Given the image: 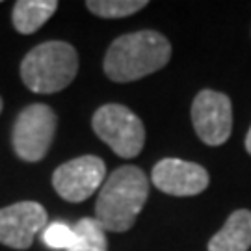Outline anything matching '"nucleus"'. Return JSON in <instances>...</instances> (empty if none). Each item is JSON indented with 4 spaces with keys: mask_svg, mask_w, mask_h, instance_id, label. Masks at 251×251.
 Here are the masks:
<instances>
[{
    "mask_svg": "<svg viewBox=\"0 0 251 251\" xmlns=\"http://www.w3.org/2000/svg\"><path fill=\"white\" fill-rule=\"evenodd\" d=\"M93 132L121 158H134L145 145V126L130 108L108 102L91 117Z\"/></svg>",
    "mask_w": 251,
    "mask_h": 251,
    "instance_id": "4",
    "label": "nucleus"
},
{
    "mask_svg": "<svg viewBox=\"0 0 251 251\" xmlns=\"http://www.w3.org/2000/svg\"><path fill=\"white\" fill-rule=\"evenodd\" d=\"M73 231L75 244L67 251H108L106 231L95 218H82Z\"/></svg>",
    "mask_w": 251,
    "mask_h": 251,
    "instance_id": "12",
    "label": "nucleus"
},
{
    "mask_svg": "<svg viewBox=\"0 0 251 251\" xmlns=\"http://www.w3.org/2000/svg\"><path fill=\"white\" fill-rule=\"evenodd\" d=\"M171 60V43L154 30H138L112 41L102 69L112 82H134L160 71Z\"/></svg>",
    "mask_w": 251,
    "mask_h": 251,
    "instance_id": "1",
    "label": "nucleus"
},
{
    "mask_svg": "<svg viewBox=\"0 0 251 251\" xmlns=\"http://www.w3.org/2000/svg\"><path fill=\"white\" fill-rule=\"evenodd\" d=\"M246 151L251 154V126L250 130H248V134H246Z\"/></svg>",
    "mask_w": 251,
    "mask_h": 251,
    "instance_id": "15",
    "label": "nucleus"
},
{
    "mask_svg": "<svg viewBox=\"0 0 251 251\" xmlns=\"http://www.w3.org/2000/svg\"><path fill=\"white\" fill-rule=\"evenodd\" d=\"M250 248L251 210L246 208L234 210L208 242V251H250Z\"/></svg>",
    "mask_w": 251,
    "mask_h": 251,
    "instance_id": "10",
    "label": "nucleus"
},
{
    "mask_svg": "<svg viewBox=\"0 0 251 251\" xmlns=\"http://www.w3.org/2000/svg\"><path fill=\"white\" fill-rule=\"evenodd\" d=\"M194 130L203 144L210 147L224 145L233 130V106L231 99L214 90H203L192 102Z\"/></svg>",
    "mask_w": 251,
    "mask_h": 251,
    "instance_id": "7",
    "label": "nucleus"
},
{
    "mask_svg": "<svg viewBox=\"0 0 251 251\" xmlns=\"http://www.w3.org/2000/svg\"><path fill=\"white\" fill-rule=\"evenodd\" d=\"M149 198V179L138 166L112 171L100 186L95 203V220L104 231L126 233L132 229Z\"/></svg>",
    "mask_w": 251,
    "mask_h": 251,
    "instance_id": "2",
    "label": "nucleus"
},
{
    "mask_svg": "<svg viewBox=\"0 0 251 251\" xmlns=\"http://www.w3.org/2000/svg\"><path fill=\"white\" fill-rule=\"evenodd\" d=\"M152 186L162 194L175 198H190L205 192L210 177L208 171L196 162L182 158H164L151 171Z\"/></svg>",
    "mask_w": 251,
    "mask_h": 251,
    "instance_id": "9",
    "label": "nucleus"
},
{
    "mask_svg": "<svg viewBox=\"0 0 251 251\" xmlns=\"http://www.w3.org/2000/svg\"><path fill=\"white\" fill-rule=\"evenodd\" d=\"M43 242L52 250H69L75 244V231L67 224L54 222L47 225L43 231Z\"/></svg>",
    "mask_w": 251,
    "mask_h": 251,
    "instance_id": "14",
    "label": "nucleus"
},
{
    "mask_svg": "<svg viewBox=\"0 0 251 251\" xmlns=\"http://www.w3.org/2000/svg\"><path fill=\"white\" fill-rule=\"evenodd\" d=\"M106 180V164L95 154H84L58 166L52 173V188L69 203L90 199Z\"/></svg>",
    "mask_w": 251,
    "mask_h": 251,
    "instance_id": "6",
    "label": "nucleus"
},
{
    "mask_svg": "<svg viewBox=\"0 0 251 251\" xmlns=\"http://www.w3.org/2000/svg\"><path fill=\"white\" fill-rule=\"evenodd\" d=\"M78 73V52L67 41H45L21 62V78L39 95L58 93L71 86Z\"/></svg>",
    "mask_w": 251,
    "mask_h": 251,
    "instance_id": "3",
    "label": "nucleus"
},
{
    "mask_svg": "<svg viewBox=\"0 0 251 251\" xmlns=\"http://www.w3.org/2000/svg\"><path fill=\"white\" fill-rule=\"evenodd\" d=\"M49 214L36 201H19L0 208V244L13 250H28L39 231H45Z\"/></svg>",
    "mask_w": 251,
    "mask_h": 251,
    "instance_id": "8",
    "label": "nucleus"
},
{
    "mask_svg": "<svg viewBox=\"0 0 251 251\" xmlns=\"http://www.w3.org/2000/svg\"><path fill=\"white\" fill-rule=\"evenodd\" d=\"M149 6L147 0H88L86 8L102 19H121L134 15Z\"/></svg>",
    "mask_w": 251,
    "mask_h": 251,
    "instance_id": "13",
    "label": "nucleus"
},
{
    "mask_svg": "<svg viewBox=\"0 0 251 251\" xmlns=\"http://www.w3.org/2000/svg\"><path fill=\"white\" fill-rule=\"evenodd\" d=\"M58 116L43 102L28 104L19 112L11 130V145L21 160L39 162L47 156L56 136Z\"/></svg>",
    "mask_w": 251,
    "mask_h": 251,
    "instance_id": "5",
    "label": "nucleus"
},
{
    "mask_svg": "<svg viewBox=\"0 0 251 251\" xmlns=\"http://www.w3.org/2000/svg\"><path fill=\"white\" fill-rule=\"evenodd\" d=\"M0 112H2V97H0Z\"/></svg>",
    "mask_w": 251,
    "mask_h": 251,
    "instance_id": "16",
    "label": "nucleus"
},
{
    "mask_svg": "<svg viewBox=\"0 0 251 251\" xmlns=\"http://www.w3.org/2000/svg\"><path fill=\"white\" fill-rule=\"evenodd\" d=\"M58 9L56 0H19L13 4L11 23L23 36L37 32Z\"/></svg>",
    "mask_w": 251,
    "mask_h": 251,
    "instance_id": "11",
    "label": "nucleus"
}]
</instances>
